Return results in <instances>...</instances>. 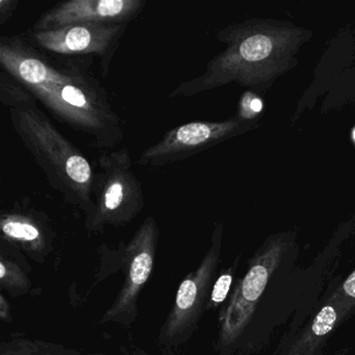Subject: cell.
<instances>
[{
    "instance_id": "obj_4",
    "label": "cell",
    "mask_w": 355,
    "mask_h": 355,
    "mask_svg": "<svg viewBox=\"0 0 355 355\" xmlns=\"http://www.w3.org/2000/svg\"><path fill=\"white\" fill-rule=\"evenodd\" d=\"M97 166L101 171H95L94 209L90 215L92 221L118 223L137 215L144 207V192L132 171L128 148L101 153Z\"/></svg>"
},
{
    "instance_id": "obj_5",
    "label": "cell",
    "mask_w": 355,
    "mask_h": 355,
    "mask_svg": "<svg viewBox=\"0 0 355 355\" xmlns=\"http://www.w3.org/2000/svg\"><path fill=\"white\" fill-rule=\"evenodd\" d=\"M261 126L259 118L234 115L223 121H192L168 130L163 138L145 149L137 159L144 168H161L184 161L230 139Z\"/></svg>"
},
{
    "instance_id": "obj_9",
    "label": "cell",
    "mask_w": 355,
    "mask_h": 355,
    "mask_svg": "<svg viewBox=\"0 0 355 355\" xmlns=\"http://www.w3.org/2000/svg\"><path fill=\"white\" fill-rule=\"evenodd\" d=\"M320 93L326 95L322 112H329L340 109L349 103H355V64L343 65L322 59L315 69V80L306 94L301 98L300 103H303V107L297 112L296 116L300 115L304 110L303 107H307L309 103L313 101L315 103Z\"/></svg>"
},
{
    "instance_id": "obj_18",
    "label": "cell",
    "mask_w": 355,
    "mask_h": 355,
    "mask_svg": "<svg viewBox=\"0 0 355 355\" xmlns=\"http://www.w3.org/2000/svg\"><path fill=\"white\" fill-rule=\"evenodd\" d=\"M353 139H354L355 141V130H353Z\"/></svg>"
},
{
    "instance_id": "obj_15",
    "label": "cell",
    "mask_w": 355,
    "mask_h": 355,
    "mask_svg": "<svg viewBox=\"0 0 355 355\" xmlns=\"http://www.w3.org/2000/svg\"><path fill=\"white\" fill-rule=\"evenodd\" d=\"M18 0H0V26H5L17 11Z\"/></svg>"
},
{
    "instance_id": "obj_11",
    "label": "cell",
    "mask_w": 355,
    "mask_h": 355,
    "mask_svg": "<svg viewBox=\"0 0 355 355\" xmlns=\"http://www.w3.org/2000/svg\"><path fill=\"white\" fill-rule=\"evenodd\" d=\"M1 230L9 238L24 242H34L39 240L41 236L40 230L35 225L32 220L17 214L8 215L3 218Z\"/></svg>"
},
{
    "instance_id": "obj_14",
    "label": "cell",
    "mask_w": 355,
    "mask_h": 355,
    "mask_svg": "<svg viewBox=\"0 0 355 355\" xmlns=\"http://www.w3.org/2000/svg\"><path fill=\"white\" fill-rule=\"evenodd\" d=\"M232 277L230 274H224L220 276L219 279L214 286L213 293H211V301L215 303H220L225 300L230 291V284H232Z\"/></svg>"
},
{
    "instance_id": "obj_1",
    "label": "cell",
    "mask_w": 355,
    "mask_h": 355,
    "mask_svg": "<svg viewBox=\"0 0 355 355\" xmlns=\"http://www.w3.org/2000/svg\"><path fill=\"white\" fill-rule=\"evenodd\" d=\"M95 58L47 53L26 35L0 38V69L21 84L60 123L86 137L101 151L123 141L120 116L97 78Z\"/></svg>"
},
{
    "instance_id": "obj_10",
    "label": "cell",
    "mask_w": 355,
    "mask_h": 355,
    "mask_svg": "<svg viewBox=\"0 0 355 355\" xmlns=\"http://www.w3.org/2000/svg\"><path fill=\"white\" fill-rule=\"evenodd\" d=\"M354 305L355 301L345 296L340 286L336 288L282 355H319L327 338Z\"/></svg>"
},
{
    "instance_id": "obj_17",
    "label": "cell",
    "mask_w": 355,
    "mask_h": 355,
    "mask_svg": "<svg viewBox=\"0 0 355 355\" xmlns=\"http://www.w3.org/2000/svg\"><path fill=\"white\" fill-rule=\"evenodd\" d=\"M6 275V268L3 263H0V277L3 278Z\"/></svg>"
},
{
    "instance_id": "obj_12",
    "label": "cell",
    "mask_w": 355,
    "mask_h": 355,
    "mask_svg": "<svg viewBox=\"0 0 355 355\" xmlns=\"http://www.w3.org/2000/svg\"><path fill=\"white\" fill-rule=\"evenodd\" d=\"M153 269V257L149 253L142 252L135 257L130 267V279L136 286H142L148 279Z\"/></svg>"
},
{
    "instance_id": "obj_2",
    "label": "cell",
    "mask_w": 355,
    "mask_h": 355,
    "mask_svg": "<svg viewBox=\"0 0 355 355\" xmlns=\"http://www.w3.org/2000/svg\"><path fill=\"white\" fill-rule=\"evenodd\" d=\"M313 34L286 20L249 18L216 33L225 49L196 78L178 85L169 98L192 97L230 84L263 95L275 80L298 66L301 47Z\"/></svg>"
},
{
    "instance_id": "obj_8",
    "label": "cell",
    "mask_w": 355,
    "mask_h": 355,
    "mask_svg": "<svg viewBox=\"0 0 355 355\" xmlns=\"http://www.w3.org/2000/svg\"><path fill=\"white\" fill-rule=\"evenodd\" d=\"M146 0H69L51 7L33 24L32 30L49 31L72 24H130L138 18Z\"/></svg>"
},
{
    "instance_id": "obj_13",
    "label": "cell",
    "mask_w": 355,
    "mask_h": 355,
    "mask_svg": "<svg viewBox=\"0 0 355 355\" xmlns=\"http://www.w3.org/2000/svg\"><path fill=\"white\" fill-rule=\"evenodd\" d=\"M197 296V286L193 280L187 279L180 284L176 297L178 309H188L194 304Z\"/></svg>"
},
{
    "instance_id": "obj_7",
    "label": "cell",
    "mask_w": 355,
    "mask_h": 355,
    "mask_svg": "<svg viewBox=\"0 0 355 355\" xmlns=\"http://www.w3.org/2000/svg\"><path fill=\"white\" fill-rule=\"evenodd\" d=\"M294 239L293 232L273 234L257 251L241 282L226 318L225 331L230 338L240 334L250 321L259 299Z\"/></svg>"
},
{
    "instance_id": "obj_3",
    "label": "cell",
    "mask_w": 355,
    "mask_h": 355,
    "mask_svg": "<svg viewBox=\"0 0 355 355\" xmlns=\"http://www.w3.org/2000/svg\"><path fill=\"white\" fill-rule=\"evenodd\" d=\"M0 103L7 107L14 132L44 172L51 188L90 217L94 209L95 171L84 153L41 111L37 99L3 69Z\"/></svg>"
},
{
    "instance_id": "obj_16",
    "label": "cell",
    "mask_w": 355,
    "mask_h": 355,
    "mask_svg": "<svg viewBox=\"0 0 355 355\" xmlns=\"http://www.w3.org/2000/svg\"><path fill=\"white\" fill-rule=\"evenodd\" d=\"M340 288H342L345 296L348 297L351 300L355 301V269L345 280Z\"/></svg>"
},
{
    "instance_id": "obj_6",
    "label": "cell",
    "mask_w": 355,
    "mask_h": 355,
    "mask_svg": "<svg viewBox=\"0 0 355 355\" xmlns=\"http://www.w3.org/2000/svg\"><path fill=\"white\" fill-rule=\"evenodd\" d=\"M128 26L115 24H72L49 31L28 28L24 35L32 44L47 53L98 58L105 78Z\"/></svg>"
}]
</instances>
